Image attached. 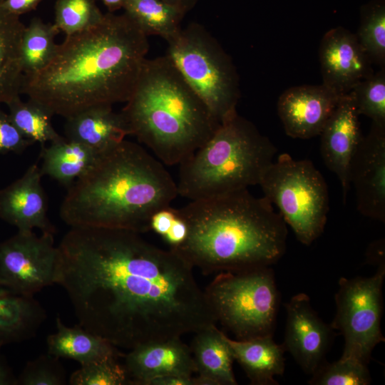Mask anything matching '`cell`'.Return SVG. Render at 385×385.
Segmentation results:
<instances>
[{"label":"cell","instance_id":"obj_1","mask_svg":"<svg viewBox=\"0 0 385 385\" xmlns=\"http://www.w3.org/2000/svg\"><path fill=\"white\" fill-rule=\"evenodd\" d=\"M58 247L56 284L79 325L116 347L131 349L216 325L194 267L140 233L71 227Z\"/></svg>","mask_w":385,"mask_h":385},{"label":"cell","instance_id":"obj_2","mask_svg":"<svg viewBox=\"0 0 385 385\" xmlns=\"http://www.w3.org/2000/svg\"><path fill=\"white\" fill-rule=\"evenodd\" d=\"M149 49L125 13L66 36L43 68L24 75L22 94L65 118L91 107L126 102Z\"/></svg>","mask_w":385,"mask_h":385},{"label":"cell","instance_id":"obj_3","mask_svg":"<svg viewBox=\"0 0 385 385\" xmlns=\"http://www.w3.org/2000/svg\"><path fill=\"white\" fill-rule=\"evenodd\" d=\"M178 195L160 161L137 143L123 140L101 153L68 188L59 215L71 227L150 230L158 210Z\"/></svg>","mask_w":385,"mask_h":385},{"label":"cell","instance_id":"obj_4","mask_svg":"<svg viewBox=\"0 0 385 385\" xmlns=\"http://www.w3.org/2000/svg\"><path fill=\"white\" fill-rule=\"evenodd\" d=\"M178 211L188 235L170 250L205 274L270 267L285 252L287 224L247 188L191 200Z\"/></svg>","mask_w":385,"mask_h":385},{"label":"cell","instance_id":"obj_5","mask_svg":"<svg viewBox=\"0 0 385 385\" xmlns=\"http://www.w3.org/2000/svg\"><path fill=\"white\" fill-rule=\"evenodd\" d=\"M125 103L130 135L168 165L188 158L220 125L167 55L145 58Z\"/></svg>","mask_w":385,"mask_h":385},{"label":"cell","instance_id":"obj_6","mask_svg":"<svg viewBox=\"0 0 385 385\" xmlns=\"http://www.w3.org/2000/svg\"><path fill=\"white\" fill-rule=\"evenodd\" d=\"M277 148L237 111L179 164L178 195L201 200L258 185Z\"/></svg>","mask_w":385,"mask_h":385},{"label":"cell","instance_id":"obj_7","mask_svg":"<svg viewBox=\"0 0 385 385\" xmlns=\"http://www.w3.org/2000/svg\"><path fill=\"white\" fill-rule=\"evenodd\" d=\"M167 43L166 55L220 124L237 111L240 96L237 70L203 26L190 23Z\"/></svg>","mask_w":385,"mask_h":385},{"label":"cell","instance_id":"obj_8","mask_svg":"<svg viewBox=\"0 0 385 385\" xmlns=\"http://www.w3.org/2000/svg\"><path fill=\"white\" fill-rule=\"evenodd\" d=\"M258 185L301 243L310 245L322 234L329 212L328 188L312 161L282 153L266 168Z\"/></svg>","mask_w":385,"mask_h":385},{"label":"cell","instance_id":"obj_9","mask_svg":"<svg viewBox=\"0 0 385 385\" xmlns=\"http://www.w3.org/2000/svg\"><path fill=\"white\" fill-rule=\"evenodd\" d=\"M204 291L217 322L236 339L272 336L279 296L270 267L218 273Z\"/></svg>","mask_w":385,"mask_h":385},{"label":"cell","instance_id":"obj_10","mask_svg":"<svg viewBox=\"0 0 385 385\" xmlns=\"http://www.w3.org/2000/svg\"><path fill=\"white\" fill-rule=\"evenodd\" d=\"M384 262L370 277L340 278L335 295L337 312L331 324L344 338L341 358L368 364L374 348L384 342L381 329Z\"/></svg>","mask_w":385,"mask_h":385},{"label":"cell","instance_id":"obj_11","mask_svg":"<svg viewBox=\"0 0 385 385\" xmlns=\"http://www.w3.org/2000/svg\"><path fill=\"white\" fill-rule=\"evenodd\" d=\"M59 262L53 233L18 231L0 242V284L34 296L56 284Z\"/></svg>","mask_w":385,"mask_h":385},{"label":"cell","instance_id":"obj_12","mask_svg":"<svg viewBox=\"0 0 385 385\" xmlns=\"http://www.w3.org/2000/svg\"><path fill=\"white\" fill-rule=\"evenodd\" d=\"M349 182L353 185L358 211L385 222V125L372 122L351 157Z\"/></svg>","mask_w":385,"mask_h":385},{"label":"cell","instance_id":"obj_13","mask_svg":"<svg viewBox=\"0 0 385 385\" xmlns=\"http://www.w3.org/2000/svg\"><path fill=\"white\" fill-rule=\"evenodd\" d=\"M284 306L287 322L282 346L304 372L312 374L325 361L334 329L319 318L304 293L293 296Z\"/></svg>","mask_w":385,"mask_h":385},{"label":"cell","instance_id":"obj_14","mask_svg":"<svg viewBox=\"0 0 385 385\" xmlns=\"http://www.w3.org/2000/svg\"><path fill=\"white\" fill-rule=\"evenodd\" d=\"M319 57L322 84L339 96L349 93L374 73L356 34L342 26L333 28L323 36Z\"/></svg>","mask_w":385,"mask_h":385},{"label":"cell","instance_id":"obj_15","mask_svg":"<svg viewBox=\"0 0 385 385\" xmlns=\"http://www.w3.org/2000/svg\"><path fill=\"white\" fill-rule=\"evenodd\" d=\"M341 96L323 84L284 91L279 98L277 112L286 134L299 139L319 135Z\"/></svg>","mask_w":385,"mask_h":385},{"label":"cell","instance_id":"obj_16","mask_svg":"<svg viewBox=\"0 0 385 385\" xmlns=\"http://www.w3.org/2000/svg\"><path fill=\"white\" fill-rule=\"evenodd\" d=\"M359 115L351 93L342 95L319 135L323 161L339 180L344 204L351 188L350 161L362 137Z\"/></svg>","mask_w":385,"mask_h":385},{"label":"cell","instance_id":"obj_17","mask_svg":"<svg viewBox=\"0 0 385 385\" xmlns=\"http://www.w3.org/2000/svg\"><path fill=\"white\" fill-rule=\"evenodd\" d=\"M42 174L36 164L30 165L21 177L0 189V219L18 231L55 232L48 215V202L41 185Z\"/></svg>","mask_w":385,"mask_h":385},{"label":"cell","instance_id":"obj_18","mask_svg":"<svg viewBox=\"0 0 385 385\" xmlns=\"http://www.w3.org/2000/svg\"><path fill=\"white\" fill-rule=\"evenodd\" d=\"M124 359L128 384L132 385H148L156 378L196 373L190 348L180 338L139 344Z\"/></svg>","mask_w":385,"mask_h":385},{"label":"cell","instance_id":"obj_19","mask_svg":"<svg viewBox=\"0 0 385 385\" xmlns=\"http://www.w3.org/2000/svg\"><path fill=\"white\" fill-rule=\"evenodd\" d=\"M111 105L91 107L66 118V138L80 143L101 154L130 135L122 113Z\"/></svg>","mask_w":385,"mask_h":385},{"label":"cell","instance_id":"obj_20","mask_svg":"<svg viewBox=\"0 0 385 385\" xmlns=\"http://www.w3.org/2000/svg\"><path fill=\"white\" fill-rule=\"evenodd\" d=\"M46 313L34 296L0 284V348L36 336Z\"/></svg>","mask_w":385,"mask_h":385},{"label":"cell","instance_id":"obj_21","mask_svg":"<svg viewBox=\"0 0 385 385\" xmlns=\"http://www.w3.org/2000/svg\"><path fill=\"white\" fill-rule=\"evenodd\" d=\"M234 360L243 369L252 384L276 385L274 377L284 371V349L272 336L247 340L232 339L226 336Z\"/></svg>","mask_w":385,"mask_h":385},{"label":"cell","instance_id":"obj_22","mask_svg":"<svg viewBox=\"0 0 385 385\" xmlns=\"http://www.w3.org/2000/svg\"><path fill=\"white\" fill-rule=\"evenodd\" d=\"M56 332L46 339L48 354L57 358L75 360L81 365L118 358L121 354L117 347L106 339L86 329L81 325L66 327L59 317Z\"/></svg>","mask_w":385,"mask_h":385},{"label":"cell","instance_id":"obj_23","mask_svg":"<svg viewBox=\"0 0 385 385\" xmlns=\"http://www.w3.org/2000/svg\"><path fill=\"white\" fill-rule=\"evenodd\" d=\"M198 376L212 385H235L234 360L226 335L216 325L195 333L190 346Z\"/></svg>","mask_w":385,"mask_h":385},{"label":"cell","instance_id":"obj_24","mask_svg":"<svg viewBox=\"0 0 385 385\" xmlns=\"http://www.w3.org/2000/svg\"><path fill=\"white\" fill-rule=\"evenodd\" d=\"M0 0V105L22 94L21 43L25 26Z\"/></svg>","mask_w":385,"mask_h":385},{"label":"cell","instance_id":"obj_25","mask_svg":"<svg viewBox=\"0 0 385 385\" xmlns=\"http://www.w3.org/2000/svg\"><path fill=\"white\" fill-rule=\"evenodd\" d=\"M90 148L66 138L41 148L42 175H48L68 188L93 165L99 156Z\"/></svg>","mask_w":385,"mask_h":385},{"label":"cell","instance_id":"obj_26","mask_svg":"<svg viewBox=\"0 0 385 385\" xmlns=\"http://www.w3.org/2000/svg\"><path fill=\"white\" fill-rule=\"evenodd\" d=\"M125 14L147 36H159L167 42L182 29L184 14L162 0H125Z\"/></svg>","mask_w":385,"mask_h":385},{"label":"cell","instance_id":"obj_27","mask_svg":"<svg viewBox=\"0 0 385 385\" xmlns=\"http://www.w3.org/2000/svg\"><path fill=\"white\" fill-rule=\"evenodd\" d=\"M6 105L11 120L20 133L34 143H39L41 148L48 141L51 143L62 138L53 127V115L40 103L31 99L24 102L17 96Z\"/></svg>","mask_w":385,"mask_h":385},{"label":"cell","instance_id":"obj_28","mask_svg":"<svg viewBox=\"0 0 385 385\" xmlns=\"http://www.w3.org/2000/svg\"><path fill=\"white\" fill-rule=\"evenodd\" d=\"M59 32L55 25L34 19L25 26L21 43V58L24 75L32 74L45 67L55 54Z\"/></svg>","mask_w":385,"mask_h":385},{"label":"cell","instance_id":"obj_29","mask_svg":"<svg viewBox=\"0 0 385 385\" xmlns=\"http://www.w3.org/2000/svg\"><path fill=\"white\" fill-rule=\"evenodd\" d=\"M356 38L372 64L385 67V4L372 0L360 9Z\"/></svg>","mask_w":385,"mask_h":385},{"label":"cell","instance_id":"obj_30","mask_svg":"<svg viewBox=\"0 0 385 385\" xmlns=\"http://www.w3.org/2000/svg\"><path fill=\"white\" fill-rule=\"evenodd\" d=\"M350 92L359 115L385 125V67L358 83Z\"/></svg>","mask_w":385,"mask_h":385},{"label":"cell","instance_id":"obj_31","mask_svg":"<svg viewBox=\"0 0 385 385\" xmlns=\"http://www.w3.org/2000/svg\"><path fill=\"white\" fill-rule=\"evenodd\" d=\"M367 365L356 360L340 358L324 362L309 381L312 385H367L371 383Z\"/></svg>","mask_w":385,"mask_h":385},{"label":"cell","instance_id":"obj_32","mask_svg":"<svg viewBox=\"0 0 385 385\" xmlns=\"http://www.w3.org/2000/svg\"><path fill=\"white\" fill-rule=\"evenodd\" d=\"M103 17L92 0H58L54 25L68 36L94 26Z\"/></svg>","mask_w":385,"mask_h":385},{"label":"cell","instance_id":"obj_33","mask_svg":"<svg viewBox=\"0 0 385 385\" xmlns=\"http://www.w3.org/2000/svg\"><path fill=\"white\" fill-rule=\"evenodd\" d=\"M68 382L71 385H124L128 384V378L118 358H110L81 365L71 374Z\"/></svg>","mask_w":385,"mask_h":385},{"label":"cell","instance_id":"obj_34","mask_svg":"<svg viewBox=\"0 0 385 385\" xmlns=\"http://www.w3.org/2000/svg\"><path fill=\"white\" fill-rule=\"evenodd\" d=\"M66 372L59 358L41 354L28 361L17 376V385H63Z\"/></svg>","mask_w":385,"mask_h":385},{"label":"cell","instance_id":"obj_35","mask_svg":"<svg viewBox=\"0 0 385 385\" xmlns=\"http://www.w3.org/2000/svg\"><path fill=\"white\" fill-rule=\"evenodd\" d=\"M34 143L26 138L0 107V154L21 153Z\"/></svg>","mask_w":385,"mask_h":385},{"label":"cell","instance_id":"obj_36","mask_svg":"<svg viewBox=\"0 0 385 385\" xmlns=\"http://www.w3.org/2000/svg\"><path fill=\"white\" fill-rule=\"evenodd\" d=\"M178 210L170 205L155 212L150 222V230L163 237L177 217Z\"/></svg>","mask_w":385,"mask_h":385},{"label":"cell","instance_id":"obj_37","mask_svg":"<svg viewBox=\"0 0 385 385\" xmlns=\"http://www.w3.org/2000/svg\"><path fill=\"white\" fill-rule=\"evenodd\" d=\"M148 385H212L208 380L197 375H170L150 381Z\"/></svg>","mask_w":385,"mask_h":385},{"label":"cell","instance_id":"obj_38","mask_svg":"<svg viewBox=\"0 0 385 385\" xmlns=\"http://www.w3.org/2000/svg\"><path fill=\"white\" fill-rule=\"evenodd\" d=\"M187 224L178 211L177 217L174 220L167 233L162 237L170 246V249H174L183 243L187 237Z\"/></svg>","mask_w":385,"mask_h":385},{"label":"cell","instance_id":"obj_39","mask_svg":"<svg viewBox=\"0 0 385 385\" xmlns=\"http://www.w3.org/2000/svg\"><path fill=\"white\" fill-rule=\"evenodd\" d=\"M40 0H3L4 8L10 13L19 16L37 4Z\"/></svg>","mask_w":385,"mask_h":385},{"label":"cell","instance_id":"obj_40","mask_svg":"<svg viewBox=\"0 0 385 385\" xmlns=\"http://www.w3.org/2000/svg\"><path fill=\"white\" fill-rule=\"evenodd\" d=\"M0 385H17L16 376L6 359L0 352Z\"/></svg>","mask_w":385,"mask_h":385},{"label":"cell","instance_id":"obj_41","mask_svg":"<svg viewBox=\"0 0 385 385\" xmlns=\"http://www.w3.org/2000/svg\"><path fill=\"white\" fill-rule=\"evenodd\" d=\"M167 4L175 6L184 14L192 10L199 0H162Z\"/></svg>","mask_w":385,"mask_h":385},{"label":"cell","instance_id":"obj_42","mask_svg":"<svg viewBox=\"0 0 385 385\" xmlns=\"http://www.w3.org/2000/svg\"><path fill=\"white\" fill-rule=\"evenodd\" d=\"M111 10L117 9L123 6L125 0H103Z\"/></svg>","mask_w":385,"mask_h":385}]
</instances>
